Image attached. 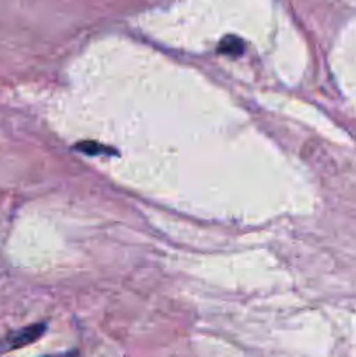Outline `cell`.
Returning a JSON list of instances; mask_svg holds the SVG:
<instances>
[{"label":"cell","instance_id":"cell-2","mask_svg":"<svg viewBox=\"0 0 356 357\" xmlns=\"http://www.w3.org/2000/svg\"><path fill=\"white\" fill-rule=\"evenodd\" d=\"M218 51L222 54H230V56H239L244 51V42L237 37H225L222 40V44L218 45Z\"/></svg>","mask_w":356,"mask_h":357},{"label":"cell","instance_id":"cell-3","mask_svg":"<svg viewBox=\"0 0 356 357\" xmlns=\"http://www.w3.org/2000/svg\"><path fill=\"white\" fill-rule=\"evenodd\" d=\"M77 149H79V152H84V153H91V155H94V153H108L110 152V149H107V146H101L98 145V143H91V142H86V143H80V145H77Z\"/></svg>","mask_w":356,"mask_h":357},{"label":"cell","instance_id":"cell-1","mask_svg":"<svg viewBox=\"0 0 356 357\" xmlns=\"http://www.w3.org/2000/svg\"><path fill=\"white\" fill-rule=\"evenodd\" d=\"M44 331H45L44 324H34V326H28L20 331H14V333H10L9 337H6L2 342H0V352L10 351V349L24 347V345L38 340V338L44 335Z\"/></svg>","mask_w":356,"mask_h":357}]
</instances>
